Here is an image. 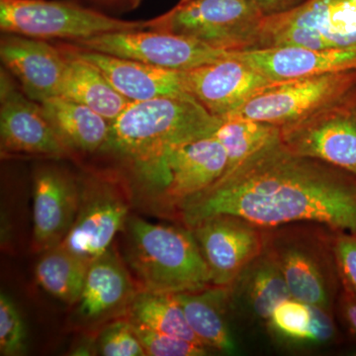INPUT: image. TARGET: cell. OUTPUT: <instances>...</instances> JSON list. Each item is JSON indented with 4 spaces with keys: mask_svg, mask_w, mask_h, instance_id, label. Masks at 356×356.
I'll return each mask as SVG.
<instances>
[{
    "mask_svg": "<svg viewBox=\"0 0 356 356\" xmlns=\"http://www.w3.org/2000/svg\"><path fill=\"white\" fill-rule=\"evenodd\" d=\"M191 228L206 218L236 215L262 228L317 222L356 234V177L273 143L177 210Z\"/></svg>",
    "mask_w": 356,
    "mask_h": 356,
    "instance_id": "cell-1",
    "label": "cell"
},
{
    "mask_svg": "<svg viewBox=\"0 0 356 356\" xmlns=\"http://www.w3.org/2000/svg\"><path fill=\"white\" fill-rule=\"evenodd\" d=\"M222 119L192 95L131 102L110 126L102 153L130 168L147 189L161 195L168 184L166 158L172 149L215 135Z\"/></svg>",
    "mask_w": 356,
    "mask_h": 356,
    "instance_id": "cell-2",
    "label": "cell"
},
{
    "mask_svg": "<svg viewBox=\"0 0 356 356\" xmlns=\"http://www.w3.org/2000/svg\"><path fill=\"white\" fill-rule=\"evenodd\" d=\"M123 234V259L139 290L177 294L212 285L209 269L188 227L129 216Z\"/></svg>",
    "mask_w": 356,
    "mask_h": 356,
    "instance_id": "cell-3",
    "label": "cell"
},
{
    "mask_svg": "<svg viewBox=\"0 0 356 356\" xmlns=\"http://www.w3.org/2000/svg\"><path fill=\"white\" fill-rule=\"evenodd\" d=\"M332 231L317 222L266 228V250L280 267L293 298L334 313L341 281Z\"/></svg>",
    "mask_w": 356,
    "mask_h": 356,
    "instance_id": "cell-4",
    "label": "cell"
},
{
    "mask_svg": "<svg viewBox=\"0 0 356 356\" xmlns=\"http://www.w3.org/2000/svg\"><path fill=\"white\" fill-rule=\"evenodd\" d=\"M153 25L154 19H119L67 0H0L1 31L31 38L77 41Z\"/></svg>",
    "mask_w": 356,
    "mask_h": 356,
    "instance_id": "cell-5",
    "label": "cell"
},
{
    "mask_svg": "<svg viewBox=\"0 0 356 356\" xmlns=\"http://www.w3.org/2000/svg\"><path fill=\"white\" fill-rule=\"evenodd\" d=\"M264 15L254 0H188L154 18L151 29L182 35L225 51L255 48Z\"/></svg>",
    "mask_w": 356,
    "mask_h": 356,
    "instance_id": "cell-6",
    "label": "cell"
},
{
    "mask_svg": "<svg viewBox=\"0 0 356 356\" xmlns=\"http://www.w3.org/2000/svg\"><path fill=\"white\" fill-rule=\"evenodd\" d=\"M356 46V0H305L286 13L264 16L254 49Z\"/></svg>",
    "mask_w": 356,
    "mask_h": 356,
    "instance_id": "cell-7",
    "label": "cell"
},
{
    "mask_svg": "<svg viewBox=\"0 0 356 356\" xmlns=\"http://www.w3.org/2000/svg\"><path fill=\"white\" fill-rule=\"evenodd\" d=\"M355 95L356 70L293 79L255 95L225 118L241 117L282 128Z\"/></svg>",
    "mask_w": 356,
    "mask_h": 356,
    "instance_id": "cell-8",
    "label": "cell"
},
{
    "mask_svg": "<svg viewBox=\"0 0 356 356\" xmlns=\"http://www.w3.org/2000/svg\"><path fill=\"white\" fill-rule=\"evenodd\" d=\"M65 44L79 50L108 54L178 72L217 62L228 57L231 51L182 35L154 29L107 33Z\"/></svg>",
    "mask_w": 356,
    "mask_h": 356,
    "instance_id": "cell-9",
    "label": "cell"
},
{
    "mask_svg": "<svg viewBox=\"0 0 356 356\" xmlns=\"http://www.w3.org/2000/svg\"><path fill=\"white\" fill-rule=\"evenodd\" d=\"M280 140L293 154L318 159L356 177V95L280 128Z\"/></svg>",
    "mask_w": 356,
    "mask_h": 356,
    "instance_id": "cell-10",
    "label": "cell"
},
{
    "mask_svg": "<svg viewBox=\"0 0 356 356\" xmlns=\"http://www.w3.org/2000/svg\"><path fill=\"white\" fill-rule=\"evenodd\" d=\"M189 229L215 286L229 287L266 250V228L236 215L206 218Z\"/></svg>",
    "mask_w": 356,
    "mask_h": 356,
    "instance_id": "cell-11",
    "label": "cell"
},
{
    "mask_svg": "<svg viewBox=\"0 0 356 356\" xmlns=\"http://www.w3.org/2000/svg\"><path fill=\"white\" fill-rule=\"evenodd\" d=\"M129 216V204L113 184L88 180L81 187L76 221L60 245L91 262L111 248Z\"/></svg>",
    "mask_w": 356,
    "mask_h": 356,
    "instance_id": "cell-12",
    "label": "cell"
},
{
    "mask_svg": "<svg viewBox=\"0 0 356 356\" xmlns=\"http://www.w3.org/2000/svg\"><path fill=\"white\" fill-rule=\"evenodd\" d=\"M7 70L0 79V144L2 153L62 158L70 151L58 139L41 103L14 86Z\"/></svg>",
    "mask_w": 356,
    "mask_h": 356,
    "instance_id": "cell-13",
    "label": "cell"
},
{
    "mask_svg": "<svg viewBox=\"0 0 356 356\" xmlns=\"http://www.w3.org/2000/svg\"><path fill=\"white\" fill-rule=\"evenodd\" d=\"M185 88L211 114L225 118L255 95L282 81H273L231 56L182 72Z\"/></svg>",
    "mask_w": 356,
    "mask_h": 356,
    "instance_id": "cell-14",
    "label": "cell"
},
{
    "mask_svg": "<svg viewBox=\"0 0 356 356\" xmlns=\"http://www.w3.org/2000/svg\"><path fill=\"white\" fill-rule=\"evenodd\" d=\"M81 203V187L69 173L44 166L33 185V247L44 252L58 247L74 226Z\"/></svg>",
    "mask_w": 356,
    "mask_h": 356,
    "instance_id": "cell-15",
    "label": "cell"
},
{
    "mask_svg": "<svg viewBox=\"0 0 356 356\" xmlns=\"http://www.w3.org/2000/svg\"><path fill=\"white\" fill-rule=\"evenodd\" d=\"M0 58L30 99L42 103L60 95L67 65L62 48L54 47L47 40L4 33Z\"/></svg>",
    "mask_w": 356,
    "mask_h": 356,
    "instance_id": "cell-16",
    "label": "cell"
},
{
    "mask_svg": "<svg viewBox=\"0 0 356 356\" xmlns=\"http://www.w3.org/2000/svg\"><path fill=\"white\" fill-rule=\"evenodd\" d=\"M227 168L226 152L215 135L175 147L166 158L168 184L159 201L177 211L187 199L216 184Z\"/></svg>",
    "mask_w": 356,
    "mask_h": 356,
    "instance_id": "cell-17",
    "label": "cell"
},
{
    "mask_svg": "<svg viewBox=\"0 0 356 356\" xmlns=\"http://www.w3.org/2000/svg\"><path fill=\"white\" fill-rule=\"evenodd\" d=\"M229 53L273 81L356 70V46L325 49L287 46Z\"/></svg>",
    "mask_w": 356,
    "mask_h": 356,
    "instance_id": "cell-18",
    "label": "cell"
},
{
    "mask_svg": "<svg viewBox=\"0 0 356 356\" xmlns=\"http://www.w3.org/2000/svg\"><path fill=\"white\" fill-rule=\"evenodd\" d=\"M138 290L123 257L110 248L89 264L77 317L92 325L127 315Z\"/></svg>",
    "mask_w": 356,
    "mask_h": 356,
    "instance_id": "cell-19",
    "label": "cell"
},
{
    "mask_svg": "<svg viewBox=\"0 0 356 356\" xmlns=\"http://www.w3.org/2000/svg\"><path fill=\"white\" fill-rule=\"evenodd\" d=\"M64 44L79 57L95 65L115 89L130 102H145L165 96L191 95L185 88L182 72L163 69L108 54L79 50Z\"/></svg>",
    "mask_w": 356,
    "mask_h": 356,
    "instance_id": "cell-20",
    "label": "cell"
},
{
    "mask_svg": "<svg viewBox=\"0 0 356 356\" xmlns=\"http://www.w3.org/2000/svg\"><path fill=\"white\" fill-rule=\"evenodd\" d=\"M266 327L274 341L291 348H321L341 339L336 314L293 297L274 309Z\"/></svg>",
    "mask_w": 356,
    "mask_h": 356,
    "instance_id": "cell-21",
    "label": "cell"
},
{
    "mask_svg": "<svg viewBox=\"0 0 356 356\" xmlns=\"http://www.w3.org/2000/svg\"><path fill=\"white\" fill-rule=\"evenodd\" d=\"M231 310L266 325L280 303L290 298L280 267L264 250L229 286Z\"/></svg>",
    "mask_w": 356,
    "mask_h": 356,
    "instance_id": "cell-22",
    "label": "cell"
},
{
    "mask_svg": "<svg viewBox=\"0 0 356 356\" xmlns=\"http://www.w3.org/2000/svg\"><path fill=\"white\" fill-rule=\"evenodd\" d=\"M199 341L209 350L235 353L236 343L228 324L229 287L210 286L172 294Z\"/></svg>",
    "mask_w": 356,
    "mask_h": 356,
    "instance_id": "cell-23",
    "label": "cell"
},
{
    "mask_svg": "<svg viewBox=\"0 0 356 356\" xmlns=\"http://www.w3.org/2000/svg\"><path fill=\"white\" fill-rule=\"evenodd\" d=\"M41 105L58 139L70 152L93 154L106 144L111 123L86 105L60 95Z\"/></svg>",
    "mask_w": 356,
    "mask_h": 356,
    "instance_id": "cell-24",
    "label": "cell"
},
{
    "mask_svg": "<svg viewBox=\"0 0 356 356\" xmlns=\"http://www.w3.org/2000/svg\"><path fill=\"white\" fill-rule=\"evenodd\" d=\"M67 70L60 95L86 105L110 123L116 120L131 102L109 83L95 65L79 57L64 44Z\"/></svg>",
    "mask_w": 356,
    "mask_h": 356,
    "instance_id": "cell-25",
    "label": "cell"
},
{
    "mask_svg": "<svg viewBox=\"0 0 356 356\" xmlns=\"http://www.w3.org/2000/svg\"><path fill=\"white\" fill-rule=\"evenodd\" d=\"M90 262L58 245L44 252L35 268L37 283L67 305L77 304Z\"/></svg>",
    "mask_w": 356,
    "mask_h": 356,
    "instance_id": "cell-26",
    "label": "cell"
},
{
    "mask_svg": "<svg viewBox=\"0 0 356 356\" xmlns=\"http://www.w3.org/2000/svg\"><path fill=\"white\" fill-rule=\"evenodd\" d=\"M127 318L147 329L203 346L192 332L181 307L172 294L138 290L129 307Z\"/></svg>",
    "mask_w": 356,
    "mask_h": 356,
    "instance_id": "cell-27",
    "label": "cell"
},
{
    "mask_svg": "<svg viewBox=\"0 0 356 356\" xmlns=\"http://www.w3.org/2000/svg\"><path fill=\"white\" fill-rule=\"evenodd\" d=\"M215 137L228 158L227 175L264 147L280 140V128L252 119L229 117L222 119Z\"/></svg>",
    "mask_w": 356,
    "mask_h": 356,
    "instance_id": "cell-28",
    "label": "cell"
},
{
    "mask_svg": "<svg viewBox=\"0 0 356 356\" xmlns=\"http://www.w3.org/2000/svg\"><path fill=\"white\" fill-rule=\"evenodd\" d=\"M103 356H146L139 337L128 318L116 320L103 327L95 343Z\"/></svg>",
    "mask_w": 356,
    "mask_h": 356,
    "instance_id": "cell-29",
    "label": "cell"
},
{
    "mask_svg": "<svg viewBox=\"0 0 356 356\" xmlns=\"http://www.w3.org/2000/svg\"><path fill=\"white\" fill-rule=\"evenodd\" d=\"M132 325L147 355L203 356L208 355L210 351L206 346L192 343L181 337L153 331L135 323H132Z\"/></svg>",
    "mask_w": 356,
    "mask_h": 356,
    "instance_id": "cell-30",
    "label": "cell"
},
{
    "mask_svg": "<svg viewBox=\"0 0 356 356\" xmlns=\"http://www.w3.org/2000/svg\"><path fill=\"white\" fill-rule=\"evenodd\" d=\"M27 332L15 303L6 294L0 296V355H24Z\"/></svg>",
    "mask_w": 356,
    "mask_h": 356,
    "instance_id": "cell-31",
    "label": "cell"
},
{
    "mask_svg": "<svg viewBox=\"0 0 356 356\" xmlns=\"http://www.w3.org/2000/svg\"><path fill=\"white\" fill-rule=\"evenodd\" d=\"M332 243L341 285L356 294V234L334 229Z\"/></svg>",
    "mask_w": 356,
    "mask_h": 356,
    "instance_id": "cell-32",
    "label": "cell"
},
{
    "mask_svg": "<svg viewBox=\"0 0 356 356\" xmlns=\"http://www.w3.org/2000/svg\"><path fill=\"white\" fill-rule=\"evenodd\" d=\"M334 314L344 331L356 344V294L343 285L337 297Z\"/></svg>",
    "mask_w": 356,
    "mask_h": 356,
    "instance_id": "cell-33",
    "label": "cell"
},
{
    "mask_svg": "<svg viewBox=\"0 0 356 356\" xmlns=\"http://www.w3.org/2000/svg\"><path fill=\"white\" fill-rule=\"evenodd\" d=\"M264 16L286 13L303 3L305 0H254Z\"/></svg>",
    "mask_w": 356,
    "mask_h": 356,
    "instance_id": "cell-34",
    "label": "cell"
},
{
    "mask_svg": "<svg viewBox=\"0 0 356 356\" xmlns=\"http://www.w3.org/2000/svg\"><path fill=\"white\" fill-rule=\"evenodd\" d=\"M98 3L104 4V6H115V4L121 3V2H127L129 0H95Z\"/></svg>",
    "mask_w": 356,
    "mask_h": 356,
    "instance_id": "cell-35",
    "label": "cell"
},
{
    "mask_svg": "<svg viewBox=\"0 0 356 356\" xmlns=\"http://www.w3.org/2000/svg\"><path fill=\"white\" fill-rule=\"evenodd\" d=\"M143 0H129L128 6L130 9L137 8L138 6H140V4L142 3Z\"/></svg>",
    "mask_w": 356,
    "mask_h": 356,
    "instance_id": "cell-36",
    "label": "cell"
},
{
    "mask_svg": "<svg viewBox=\"0 0 356 356\" xmlns=\"http://www.w3.org/2000/svg\"><path fill=\"white\" fill-rule=\"evenodd\" d=\"M188 1V0H179V2L178 3H184V2Z\"/></svg>",
    "mask_w": 356,
    "mask_h": 356,
    "instance_id": "cell-37",
    "label": "cell"
}]
</instances>
